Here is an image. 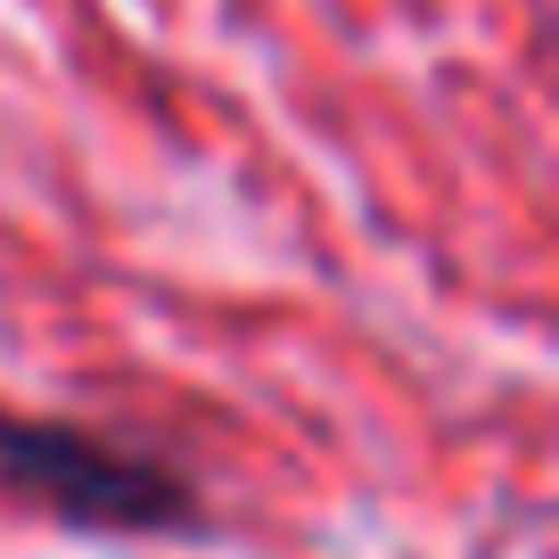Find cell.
Masks as SVG:
<instances>
[{
    "instance_id": "6da1fadb",
    "label": "cell",
    "mask_w": 559,
    "mask_h": 559,
    "mask_svg": "<svg viewBox=\"0 0 559 559\" xmlns=\"http://www.w3.org/2000/svg\"><path fill=\"white\" fill-rule=\"evenodd\" d=\"M0 493L58 526H83V535H181V526H198V486L174 461L34 412H0Z\"/></svg>"
}]
</instances>
